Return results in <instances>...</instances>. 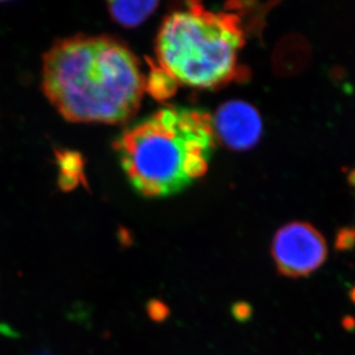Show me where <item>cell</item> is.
<instances>
[{"label":"cell","mask_w":355,"mask_h":355,"mask_svg":"<svg viewBox=\"0 0 355 355\" xmlns=\"http://www.w3.org/2000/svg\"><path fill=\"white\" fill-rule=\"evenodd\" d=\"M215 136L229 148L248 150L257 144L262 134L258 111L244 101H229L218 108L213 119Z\"/></svg>","instance_id":"5b68a950"},{"label":"cell","mask_w":355,"mask_h":355,"mask_svg":"<svg viewBox=\"0 0 355 355\" xmlns=\"http://www.w3.org/2000/svg\"><path fill=\"white\" fill-rule=\"evenodd\" d=\"M36 355H52V354H49V353H40V354H36Z\"/></svg>","instance_id":"52a82bcc"},{"label":"cell","mask_w":355,"mask_h":355,"mask_svg":"<svg viewBox=\"0 0 355 355\" xmlns=\"http://www.w3.org/2000/svg\"><path fill=\"white\" fill-rule=\"evenodd\" d=\"M111 17L121 26L137 27L158 6L157 1H111L107 3Z\"/></svg>","instance_id":"8992f818"},{"label":"cell","mask_w":355,"mask_h":355,"mask_svg":"<svg viewBox=\"0 0 355 355\" xmlns=\"http://www.w3.org/2000/svg\"><path fill=\"white\" fill-rule=\"evenodd\" d=\"M272 255L281 275L307 277L327 260L328 245L321 232L305 222H291L274 236Z\"/></svg>","instance_id":"277c9868"},{"label":"cell","mask_w":355,"mask_h":355,"mask_svg":"<svg viewBox=\"0 0 355 355\" xmlns=\"http://www.w3.org/2000/svg\"><path fill=\"white\" fill-rule=\"evenodd\" d=\"M145 85L137 58L110 36L64 38L44 55V94L71 122L122 123L137 112Z\"/></svg>","instance_id":"6da1fadb"},{"label":"cell","mask_w":355,"mask_h":355,"mask_svg":"<svg viewBox=\"0 0 355 355\" xmlns=\"http://www.w3.org/2000/svg\"><path fill=\"white\" fill-rule=\"evenodd\" d=\"M244 43L236 14L189 3L164 20L155 49L162 71L175 83L209 89L237 76Z\"/></svg>","instance_id":"3957f363"},{"label":"cell","mask_w":355,"mask_h":355,"mask_svg":"<svg viewBox=\"0 0 355 355\" xmlns=\"http://www.w3.org/2000/svg\"><path fill=\"white\" fill-rule=\"evenodd\" d=\"M215 138L211 115L169 107L128 127L113 148L139 193L166 197L184 190L206 173Z\"/></svg>","instance_id":"7a4b0ae2"}]
</instances>
